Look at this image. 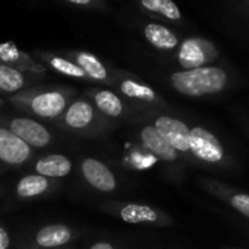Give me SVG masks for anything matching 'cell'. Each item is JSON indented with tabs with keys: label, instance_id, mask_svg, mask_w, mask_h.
I'll list each match as a JSON object with an SVG mask.
<instances>
[{
	"label": "cell",
	"instance_id": "1",
	"mask_svg": "<svg viewBox=\"0 0 249 249\" xmlns=\"http://www.w3.org/2000/svg\"><path fill=\"white\" fill-rule=\"evenodd\" d=\"M68 101V94L63 89L43 87H33L8 97V103L19 111L44 120H54L63 116L69 107Z\"/></svg>",
	"mask_w": 249,
	"mask_h": 249
},
{
	"label": "cell",
	"instance_id": "20",
	"mask_svg": "<svg viewBox=\"0 0 249 249\" xmlns=\"http://www.w3.org/2000/svg\"><path fill=\"white\" fill-rule=\"evenodd\" d=\"M94 101H95L97 108H98L100 111H103L106 116L117 117V116L122 114L123 104H122L120 98H119L114 92H111V91L103 89V91L95 92Z\"/></svg>",
	"mask_w": 249,
	"mask_h": 249
},
{
	"label": "cell",
	"instance_id": "2",
	"mask_svg": "<svg viewBox=\"0 0 249 249\" xmlns=\"http://www.w3.org/2000/svg\"><path fill=\"white\" fill-rule=\"evenodd\" d=\"M227 82V75L220 68L202 66L172 75V85L180 94L189 97H202L220 92Z\"/></svg>",
	"mask_w": 249,
	"mask_h": 249
},
{
	"label": "cell",
	"instance_id": "25",
	"mask_svg": "<svg viewBox=\"0 0 249 249\" xmlns=\"http://www.w3.org/2000/svg\"><path fill=\"white\" fill-rule=\"evenodd\" d=\"M89 249H114V248L107 242H98V243H94Z\"/></svg>",
	"mask_w": 249,
	"mask_h": 249
},
{
	"label": "cell",
	"instance_id": "12",
	"mask_svg": "<svg viewBox=\"0 0 249 249\" xmlns=\"http://www.w3.org/2000/svg\"><path fill=\"white\" fill-rule=\"evenodd\" d=\"M53 189V180L37 173L22 176L15 185V196L21 201L36 199Z\"/></svg>",
	"mask_w": 249,
	"mask_h": 249
},
{
	"label": "cell",
	"instance_id": "24",
	"mask_svg": "<svg viewBox=\"0 0 249 249\" xmlns=\"http://www.w3.org/2000/svg\"><path fill=\"white\" fill-rule=\"evenodd\" d=\"M0 249H11V234L2 224H0Z\"/></svg>",
	"mask_w": 249,
	"mask_h": 249
},
{
	"label": "cell",
	"instance_id": "15",
	"mask_svg": "<svg viewBox=\"0 0 249 249\" xmlns=\"http://www.w3.org/2000/svg\"><path fill=\"white\" fill-rule=\"evenodd\" d=\"M140 137L142 144L159 159L164 161H175L178 159V151L160 135L156 126H145Z\"/></svg>",
	"mask_w": 249,
	"mask_h": 249
},
{
	"label": "cell",
	"instance_id": "4",
	"mask_svg": "<svg viewBox=\"0 0 249 249\" xmlns=\"http://www.w3.org/2000/svg\"><path fill=\"white\" fill-rule=\"evenodd\" d=\"M34 157V148L14 132L0 126V163L9 167H24Z\"/></svg>",
	"mask_w": 249,
	"mask_h": 249
},
{
	"label": "cell",
	"instance_id": "6",
	"mask_svg": "<svg viewBox=\"0 0 249 249\" xmlns=\"http://www.w3.org/2000/svg\"><path fill=\"white\" fill-rule=\"evenodd\" d=\"M73 239V230L62 223L47 224L38 229L33 237L22 245V249H54L69 243Z\"/></svg>",
	"mask_w": 249,
	"mask_h": 249
},
{
	"label": "cell",
	"instance_id": "23",
	"mask_svg": "<svg viewBox=\"0 0 249 249\" xmlns=\"http://www.w3.org/2000/svg\"><path fill=\"white\" fill-rule=\"evenodd\" d=\"M230 204L234 210H237L240 214H243L245 217L249 218V195L246 194H237L234 196H231Z\"/></svg>",
	"mask_w": 249,
	"mask_h": 249
},
{
	"label": "cell",
	"instance_id": "18",
	"mask_svg": "<svg viewBox=\"0 0 249 249\" xmlns=\"http://www.w3.org/2000/svg\"><path fill=\"white\" fill-rule=\"evenodd\" d=\"M38 57L41 60H44L52 69H54L56 72L71 76V78H85L87 73L72 60H68L65 57L60 56H54V54H47V53H38Z\"/></svg>",
	"mask_w": 249,
	"mask_h": 249
},
{
	"label": "cell",
	"instance_id": "27",
	"mask_svg": "<svg viewBox=\"0 0 249 249\" xmlns=\"http://www.w3.org/2000/svg\"><path fill=\"white\" fill-rule=\"evenodd\" d=\"M5 103H6V101H5V100H3L2 97H0V110H2V108L5 107Z\"/></svg>",
	"mask_w": 249,
	"mask_h": 249
},
{
	"label": "cell",
	"instance_id": "17",
	"mask_svg": "<svg viewBox=\"0 0 249 249\" xmlns=\"http://www.w3.org/2000/svg\"><path fill=\"white\" fill-rule=\"evenodd\" d=\"M120 217L123 221L129 224H142V223H154L157 221L159 215L157 213L147 207V205H138V204H129L120 210Z\"/></svg>",
	"mask_w": 249,
	"mask_h": 249
},
{
	"label": "cell",
	"instance_id": "7",
	"mask_svg": "<svg viewBox=\"0 0 249 249\" xmlns=\"http://www.w3.org/2000/svg\"><path fill=\"white\" fill-rule=\"evenodd\" d=\"M156 129L160 132V135L176 150V151H191L189 138H191V129L186 124L175 117L170 116H160L156 123Z\"/></svg>",
	"mask_w": 249,
	"mask_h": 249
},
{
	"label": "cell",
	"instance_id": "19",
	"mask_svg": "<svg viewBox=\"0 0 249 249\" xmlns=\"http://www.w3.org/2000/svg\"><path fill=\"white\" fill-rule=\"evenodd\" d=\"M73 57H75V63L87 73V76L97 79V81H104L107 78V71L104 65L94 54L81 52V53H76Z\"/></svg>",
	"mask_w": 249,
	"mask_h": 249
},
{
	"label": "cell",
	"instance_id": "22",
	"mask_svg": "<svg viewBox=\"0 0 249 249\" xmlns=\"http://www.w3.org/2000/svg\"><path fill=\"white\" fill-rule=\"evenodd\" d=\"M120 89L124 95L131 98H140L144 101H154L156 100V92L147 85L138 84L135 81H123L120 85Z\"/></svg>",
	"mask_w": 249,
	"mask_h": 249
},
{
	"label": "cell",
	"instance_id": "14",
	"mask_svg": "<svg viewBox=\"0 0 249 249\" xmlns=\"http://www.w3.org/2000/svg\"><path fill=\"white\" fill-rule=\"evenodd\" d=\"M94 120V107L85 100H76L62 116L63 124L71 131H84Z\"/></svg>",
	"mask_w": 249,
	"mask_h": 249
},
{
	"label": "cell",
	"instance_id": "26",
	"mask_svg": "<svg viewBox=\"0 0 249 249\" xmlns=\"http://www.w3.org/2000/svg\"><path fill=\"white\" fill-rule=\"evenodd\" d=\"M68 2L71 3H75V5H89L91 3V0H68Z\"/></svg>",
	"mask_w": 249,
	"mask_h": 249
},
{
	"label": "cell",
	"instance_id": "8",
	"mask_svg": "<svg viewBox=\"0 0 249 249\" xmlns=\"http://www.w3.org/2000/svg\"><path fill=\"white\" fill-rule=\"evenodd\" d=\"M214 57H215L214 47L208 41L199 38H191L183 41L179 50V62L186 71L202 68L204 63L210 62Z\"/></svg>",
	"mask_w": 249,
	"mask_h": 249
},
{
	"label": "cell",
	"instance_id": "9",
	"mask_svg": "<svg viewBox=\"0 0 249 249\" xmlns=\"http://www.w3.org/2000/svg\"><path fill=\"white\" fill-rule=\"evenodd\" d=\"M0 63L37 76H43L46 73V68L41 63L24 50L18 49L14 43H0Z\"/></svg>",
	"mask_w": 249,
	"mask_h": 249
},
{
	"label": "cell",
	"instance_id": "21",
	"mask_svg": "<svg viewBox=\"0 0 249 249\" xmlns=\"http://www.w3.org/2000/svg\"><path fill=\"white\" fill-rule=\"evenodd\" d=\"M141 5L145 9L161 14L172 21L180 19V11L173 0H141Z\"/></svg>",
	"mask_w": 249,
	"mask_h": 249
},
{
	"label": "cell",
	"instance_id": "3",
	"mask_svg": "<svg viewBox=\"0 0 249 249\" xmlns=\"http://www.w3.org/2000/svg\"><path fill=\"white\" fill-rule=\"evenodd\" d=\"M0 126L14 132L33 148H44L52 144V134L38 120L30 116L0 114Z\"/></svg>",
	"mask_w": 249,
	"mask_h": 249
},
{
	"label": "cell",
	"instance_id": "5",
	"mask_svg": "<svg viewBox=\"0 0 249 249\" xmlns=\"http://www.w3.org/2000/svg\"><path fill=\"white\" fill-rule=\"evenodd\" d=\"M191 153L207 163H218L224 157V150L214 134L207 131L205 128L196 126L191 129L189 138Z\"/></svg>",
	"mask_w": 249,
	"mask_h": 249
},
{
	"label": "cell",
	"instance_id": "11",
	"mask_svg": "<svg viewBox=\"0 0 249 249\" xmlns=\"http://www.w3.org/2000/svg\"><path fill=\"white\" fill-rule=\"evenodd\" d=\"M81 173L84 179L101 192H111L116 189V178L111 170L95 159H85L81 163Z\"/></svg>",
	"mask_w": 249,
	"mask_h": 249
},
{
	"label": "cell",
	"instance_id": "16",
	"mask_svg": "<svg viewBox=\"0 0 249 249\" xmlns=\"http://www.w3.org/2000/svg\"><path fill=\"white\" fill-rule=\"evenodd\" d=\"M145 37L147 40L157 49L160 50H172L178 46V38L176 36L167 30L163 25L159 24H150L145 27Z\"/></svg>",
	"mask_w": 249,
	"mask_h": 249
},
{
	"label": "cell",
	"instance_id": "10",
	"mask_svg": "<svg viewBox=\"0 0 249 249\" xmlns=\"http://www.w3.org/2000/svg\"><path fill=\"white\" fill-rule=\"evenodd\" d=\"M40 76L0 63V94L6 97L33 88Z\"/></svg>",
	"mask_w": 249,
	"mask_h": 249
},
{
	"label": "cell",
	"instance_id": "13",
	"mask_svg": "<svg viewBox=\"0 0 249 249\" xmlns=\"http://www.w3.org/2000/svg\"><path fill=\"white\" fill-rule=\"evenodd\" d=\"M33 170L49 179L65 178L72 170V163L66 156L62 154H46L33 163Z\"/></svg>",
	"mask_w": 249,
	"mask_h": 249
}]
</instances>
